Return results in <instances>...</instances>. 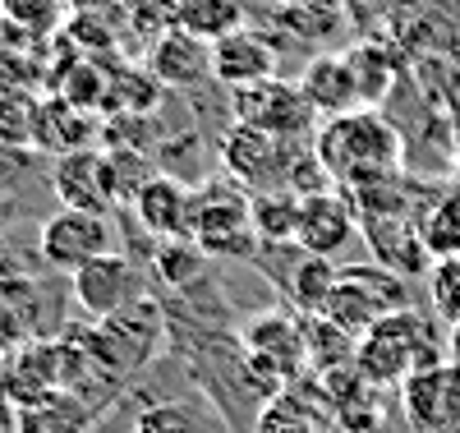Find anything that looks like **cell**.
Instances as JSON below:
<instances>
[{
    "label": "cell",
    "mask_w": 460,
    "mask_h": 433,
    "mask_svg": "<svg viewBox=\"0 0 460 433\" xmlns=\"http://www.w3.org/2000/svg\"><path fill=\"white\" fill-rule=\"evenodd\" d=\"M314 152L327 167V176L350 189H364L382 176H396V167H401V139L387 125V115L373 106L323 121L314 134Z\"/></svg>",
    "instance_id": "6da1fadb"
},
{
    "label": "cell",
    "mask_w": 460,
    "mask_h": 433,
    "mask_svg": "<svg viewBox=\"0 0 460 433\" xmlns=\"http://www.w3.org/2000/svg\"><path fill=\"white\" fill-rule=\"evenodd\" d=\"M295 84H299L304 97H309V106L318 111V121H336V115H350V111L364 106L345 51H323V56H314Z\"/></svg>",
    "instance_id": "2e32d148"
},
{
    "label": "cell",
    "mask_w": 460,
    "mask_h": 433,
    "mask_svg": "<svg viewBox=\"0 0 460 433\" xmlns=\"http://www.w3.org/2000/svg\"><path fill=\"white\" fill-rule=\"evenodd\" d=\"M0 433H14V410L0 406Z\"/></svg>",
    "instance_id": "8d00e7d4"
},
{
    "label": "cell",
    "mask_w": 460,
    "mask_h": 433,
    "mask_svg": "<svg viewBox=\"0 0 460 433\" xmlns=\"http://www.w3.org/2000/svg\"><path fill=\"white\" fill-rule=\"evenodd\" d=\"M115 249V226L102 212H79V208H56L37 226V254L51 272H79L84 263L102 258Z\"/></svg>",
    "instance_id": "52a82bcc"
},
{
    "label": "cell",
    "mask_w": 460,
    "mask_h": 433,
    "mask_svg": "<svg viewBox=\"0 0 460 433\" xmlns=\"http://www.w3.org/2000/svg\"><path fill=\"white\" fill-rule=\"evenodd\" d=\"M212 78L226 93L244 88V84H262V78H277V47L244 23L240 32L212 42Z\"/></svg>",
    "instance_id": "9a60e30c"
},
{
    "label": "cell",
    "mask_w": 460,
    "mask_h": 433,
    "mask_svg": "<svg viewBox=\"0 0 460 433\" xmlns=\"http://www.w3.org/2000/svg\"><path fill=\"white\" fill-rule=\"evenodd\" d=\"M69 291H74V304H79L88 319H111V313L129 309L134 300L147 295V282H143V267L125 254H102L93 263H84L79 272L69 277Z\"/></svg>",
    "instance_id": "9c48e42d"
},
{
    "label": "cell",
    "mask_w": 460,
    "mask_h": 433,
    "mask_svg": "<svg viewBox=\"0 0 460 433\" xmlns=\"http://www.w3.org/2000/svg\"><path fill=\"white\" fill-rule=\"evenodd\" d=\"M304 148H309V143L277 139V134H262V130L235 121L221 134L217 162H221V176H230L240 189H249V194H277V189H290V171H295Z\"/></svg>",
    "instance_id": "5b68a950"
},
{
    "label": "cell",
    "mask_w": 460,
    "mask_h": 433,
    "mask_svg": "<svg viewBox=\"0 0 460 433\" xmlns=\"http://www.w3.org/2000/svg\"><path fill=\"white\" fill-rule=\"evenodd\" d=\"M189 203H194V185L157 171L138 189L134 221L152 235V240H175V235H189Z\"/></svg>",
    "instance_id": "e0dca14e"
},
{
    "label": "cell",
    "mask_w": 460,
    "mask_h": 433,
    "mask_svg": "<svg viewBox=\"0 0 460 433\" xmlns=\"http://www.w3.org/2000/svg\"><path fill=\"white\" fill-rule=\"evenodd\" d=\"M180 28L203 37V42H221V37L244 28V0H189Z\"/></svg>",
    "instance_id": "484cf974"
},
{
    "label": "cell",
    "mask_w": 460,
    "mask_h": 433,
    "mask_svg": "<svg viewBox=\"0 0 460 433\" xmlns=\"http://www.w3.org/2000/svg\"><path fill=\"white\" fill-rule=\"evenodd\" d=\"M451 360H456V365H460V323H456V328H451Z\"/></svg>",
    "instance_id": "74e56055"
},
{
    "label": "cell",
    "mask_w": 460,
    "mask_h": 433,
    "mask_svg": "<svg viewBox=\"0 0 460 433\" xmlns=\"http://www.w3.org/2000/svg\"><path fill=\"white\" fill-rule=\"evenodd\" d=\"M102 139V121L93 111L74 106L60 93H42L37 102V130H32V152L42 157H65V152H79L93 148Z\"/></svg>",
    "instance_id": "5bb4252c"
},
{
    "label": "cell",
    "mask_w": 460,
    "mask_h": 433,
    "mask_svg": "<svg viewBox=\"0 0 460 433\" xmlns=\"http://www.w3.org/2000/svg\"><path fill=\"white\" fill-rule=\"evenodd\" d=\"M429 365H438V346L429 341L424 323H419L410 309L377 319L355 346V369L368 387L405 383L410 374L429 369Z\"/></svg>",
    "instance_id": "277c9868"
},
{
    "label": "cell",
    "mask_w": 460,
    "mask_h": 433,
    "mask_svg": "<svg viewBox=\"0 0 460 433\" xmlns=\"http://www.w3.org/2000/svg\"><path fill=\"white\" fill-rule=\"evenodd\" d=\"M51 189L60 208H79V212H102L111 217L120 208V185H115V167L106 148H79L51 162Z\"/></svg>",
    "instance_id": "ba28073f"
},
{
    "label": "cell",
    "mask_w": 460,
    "mask_h": 433,
    "mask_svg": "<svg viewBox=\"0 0 460 433\" xmlns=\"http://www.w3.org/2000/svg\"><path fill=\"white\" fill-rule=\"evenodd\" d=\"M152 267L171 291H189L203 282L208 272V254L189 240V235H175V240H152Z\"/></svg>",
    "instance_id": "603a6c76"
},
{
    "label": "cell",
    "mask_w": 460,
    "mask_h": 433,
    "mask_svg": "<svg viewBox=\"0 0 460 433\" xmlns=\"http://www.w3.org/2000/svg\"><path fill=\"white\" fill-rule=\"evenodd\" d=\"M47 337V291L32 272L0 282V341L5 346H23Z\"/></svg>",
    "instance_id": "d6986e66"
},
{
    "label": "cell",
    "mask_w": 460,
    "mask_h": 433,
    "mask_svg": "<svg viewBox=\"0 0 460 433\" xmlns=\"http://www.w3.org/2000/svg\"><path fill=\"white\" fill-rule=\"evenodd\" d=\"M37 157L42 152H28V148H5L0 143V199H10V194H19L23 176H32Z\"/></svg>",
    "instance_id": "d6a6232c"
},
{
    "label": "cell",
    "mask_w": 460,
    "mask_h": 433,
    "mask_svg": "<svg viewBox=\"0 0 460 433\" xmlns=\"http://www.w3.org/2000/svg\"><path fill=\"white\" fill-rule=\"evenodd\" d=\"M230 121L253 125L277 139H295V143H309L318 134V111L299 93V84H286V78L230 88Z\"/></svg>",
    "instance_id": "8992f818"
},
{
    "label": "cell",
    "mask_w": 460,
    "mask_h": 433,
    "mask_svg": "<svg viewBox=\"0 0 460 433\" xmlns=\"http://www.w3.org/2000/svg\"><path fill=\"white\" fill-rule=\"evenodd\" d=\"M429 295L442 323H460V258H433L429 267Z\"/></svg>",
    "instance_id": "4dcf8cb0"
},
{
    "label": "cell",
    "mask_w": 460,
    "mask_h": 433,
    "mask_svg": "<svg viewBox=\"0 0 460 433\" xmlns=\"http://www.w3.org/2000/svg\"><path fill=\"white\" fill-rule=\"evenodd\" d=\"M240 346L253 350V356L272 360L290 383L304 374V365H309V332H304L299 319H290L286 309H262L253 313V319L240 323Z\"/></svg>",
    "instance_id": "7c38bea8"
},
{
    "label": "cell",
    "mask_w": 460,
    "mask_h": 433,
    "mask_svg": "<svg viewBox=\"0 0 460 433\" xmlns=\"http://www.w3.org/2000/svg\"><path fill=\"white\" fill-rule=\"evenodd\" d=\"M419 235L433 258H460V189L442 194V199L419 217Z\"/></svg>",
    "instance_id": "4316f807"
},
{
    "label": "cell",
    "mask_w": 460,
    "mask_h": 433,
    "mask_svg": "<svg viewBox=\"0 0 460 433\" xmlns=\"http://www.w3.org/2000/svg\"><path fill=\"white\" fill-rule=\"evenodd\" d=\"M129 433H134V428H129Z\"/></svg>",
    "instance_id": "ab89813d"
},
{
    "label": "cell",
    "mask_w": 460,
    "mask_h": 433,
    "mask_svg": "<svg viewBox=\"0 0 460 433\" xmlns=\"http://www.w3.org/2000/svg\"><path fill=\"white\" fill-rule=\"evenodd\" d=\"M405 415L419 433H460V365H429L405 378Z\"/></svg>",
    "instance_id": "8fae6325"
},
{
    "label": "cell",
    "mask_w": 460,
    "mask_h": 433,
    "mask_svg": "<svg viewBox=\"0 0 460 433\" xmlns=\"http://www.w3.org/2000/svg\"><path fill=\"white\" fill-rule=\"evenodd\" d=\"M336 282H341L336 258L304 254L299 267H295V277H290V286H286V295H290V304L304 313V319H318V313L327 309V300H332V291H336Z\"/></svg>",
    "instance_id": "7402d4cb"
},
{
    "label": "cell",
    "mask_w": 460,
    "mask_h": 433,
    "mask_svg": "<svg viewBox=\"0 0 460 433\" xmlns=\"http://www.w3.org/2000/svg\"><path fill=\"white\" fill-rule=\"evenodd\" d=\"M166 84L147 65H115V93H111V115L129 111V115H152L162 102Z\"/></svg>",
    "instance_id": "d4e9b609"
},
{
    "label": "cell",
    "mask_w": 460,
    "mask_h": 433,
    "mask_svg": "<svg viewBox=\"0 0 460 433\" xmlns=\"http://www.w3.org/2000/svg\"><path fill=\"white\" fill-rule=\"evenodd\" d=\"M0 14L32 32L37 42H51L69 19V0H0Z\"/></svg>",
    "instance_id": "f1b7e54d"
},
{
    "label": "cell",
    "mask_w": 460,
    "mask_h": 433,
    "mask_svg": "<svg viewBox=\"0 0 460 433\" xmlns=\"http://www.w3.org/2000/svg\"><path fill=\"white\" fill-rule=\"evenodd\" d=\"M253 230H258V245H290L299 230V194L290 189L253 194Z\"/></svg>",
    "instance_id": "cb8c5ba5"
},
{
    "label": "cell",
    "mask_w": 460,
    "mask_h": 433,
    "mask_svg": "<svg viewBox=\"0 0 460 433\" xmlns=\"http://www.w3.org/2000/svg\"><path fill=\"white\" fill-rule=\"evenodd\" d=\"M281 5H290V10H314V14H345V10H341L345 0H281Z\"/></svg>",
    "instance_id": "d590c367"
},
{
    "label": "cell",
    "mask_w": 460,
    "mask_h": 433,
    "mask_svg": "<svg viewBox=\"0 0 460 433\" xmlns=\"http://www.w3.org/2000/svg\"><path fill=\"white\" fill-rule=\"evenodd\" d=\"M5 356H10V346H5V341H0V369H5Z\"/></svg>",
    "instance_id": "f35d334b"
},
{
    "label": "cell",
    "mask_w": 460,
    "mask_h": 433,
    "mask_svg": "<svg viewBox=\"0 0 460 433\" xmlns=\"http://www.w3.org/2000/svg\"><path fill=\"white\" fill-rule=\"evenodd\" d=\"M134 433H230L212 397H157L134 415Z\"/></svg>",
    "instance_id": "ac0fdd59"
},
{
    "label": "cell",
    "mask_w": 460,
    "mask_h": 433,
    "mask_svg": "<svg viewBox=\"0 0 460 433\" xmlns=\"http://www.w3.org/2000/svg\"><path fill=\"white\" fill-rule=\"evenodd\" d=\"M345 60H350V74H355V88H359V102L364 106H382L396 84V60L387 51V42H377V37H364V42H355L350 51H345Z\"/></svg>",
    "instance_id": "44dd1931"
},
{
    "label": "cell",
    "mask_w": 460,
    "mask_h": 433,
    "mask_svg": "<svg viewBox=\"0 0 460 433\" xmlns=\"http://www.w3.org/2000/svg\"><path fill=\"white\" fill-rule=\"evenodd\" d=\"M143 65L175 93H199L203 84H217L212 78V42H203V37L184 32V28H166L157 42H147Z\"/></svg>",
    "instance_id": "4fadbf2b"
},
{
    "label": "cell",
    "mask_w": 460,
    "mask_h": 433,
    "mask_svg": "<svg viewBox=\"0 0 460 433\" xmlns=\"http://www.w3.org/2000/svg\"><path fill=\"white\" fill-rule=\"evenodd\" d=\"M355 235H359V208H355V199H345L341 189H318V194H304L299 199L295 245L304 254L336 258Z\"/></svg>",
    "instance_id": "30bf717a"
},
{
    "label": "cell",
    "mask_w": 460,
    "mask_h": 433,
    "mask_svg": "<svg viewBox=\"0 0 460 433\" xmlns=\"http://www.w3.org/2000/svg\"><path fill=\"white\" fill-rule=\"evenodd\" d=\"M74 337L84 341V350L93 356V365L106 378L129 383L147 365H157V350L166 341V304L157 295H143L129 309L111 313V319H97L93 328H79Z\"/></svg>",
    "instance_id": "7a4b0ae2"
},
{
    "label": "cell",
    "mask_w": 460,
    "mask_h": 433,
    "mask_svg": "<svg viewBox=\"0 0 460 433\" xmlns=\"http://www.w3.org/2000/svg\"><path fill=\"white\" fill-rule=\"evenodd\" d=\"M189 0H125V23L143 42H157L166 28H180Z\"/></svg>",
    "instance_id": "f546056e"
},
{
    "label": "cell",
    "mask_w": 460,
    "mask_h": 433,
    "mask_svg": "<svg viewBox=\"0 0 460 433\" xmlns=\"http://www.w3.org/2000/svg\"><path fill=\"white\" fill-rule=\"evenodd\" d=\"M189 240L208 258H258V230H253V194L240 189L230 176L199 180L194 203H189Z\"/></svg>",
    "instance_id": "3957f363"
},
{
    "label": "cell",
    "mask_w": 460,
    "mask_h": 433,
    "mask_svg": "<svg viewBox=\"0 0 460 433\" xmlns=\"http://www.w3.org/2000/svg\"><path fill=\"white\" fill-rule=\"evenodd\" d=\"M97 410L79 401L74 392H56L51 401L14 410V433H93Z\"/></svg>",
    "instance_id": "ffe728a7"
},
{
    "label": "cell",
    "mask_w": 460,
    "mask_h": 433,
    "mask_svg": "<svg viewBox=\"0 0 460 433\" xmlns=\"http://www.w3.org/2000/svg\"><path fill=\"white\" fill-rule=\"evenodd\" d=\"M345 19L355 23V32H373L377 23H387V14L396 10V0H345Z\"/></svg>",
    "instance_id": "836d02e7"
},
{
    "label": "cell",
    "mask_w": 460,
    "mask_h": 433,
    "mask_svg": "<svg viewBox=\"0 0 460 433\" xmlns=\"http://www.w3.org/2000/svg\"><path fill=\"white\" fill-rule=\"evenodd\" d=\"M253 433H314V419L290 392H281V397L262 401V410L253 419Z\"/></svg>",
    "instance_id": "1f68e13d"
},
{
    "label": "cell",
    "mask_w": 460,
    "mask_h": 433,
    "mask_svg": "<svg viewBox=\"0 0 460 433\" xmlns=\"http://www.w3.org/2000/svg\"><path fill=\"white\" fill-rule=\"evenodd\" d=\"M37 102H42V93L0 88V143H5V148H28V152H32Z\"/></svg>",
    "instance_id": "83f0119b"
},
{
    "label": "cell",
    "mask_w": 460,
    "mask_h": 433,
    "mask_svg": "<svg viewBox=\"0 0 460 433\" xmlns=\"http://www.w3.org/2000/svg\"><path fill=\"white\" fill-rule=\"evenodd\" d=\"M23 272V263H19V254H14V245L0 235V282H10V277H19Z\"/></svg>",
    "instance_id": "e575fe53"
}]
</instances>
